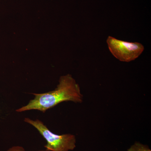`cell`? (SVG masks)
<instances>
[{"label":"cell","mask_w":151,"mask_h":151,"mask_svg":"<svg viewBox=\"0 0 151 151\" xmlns=\"http://www.w3.org/2000/svg\"><path fill=\"white\" fill-rule=\"evenodd\" d=\"M34 99L31 100L27 105L17 110L18 112L36 110L46 112L59 103L66 101L81 103L83 96L79 85L70 74L60 77L59 84L53 91L42 94H33Z\"/></svg>","instance_id":"1"},{"label":"cell","mask_w":151,"mask_h":151,"mask_svg":"<svg viewBox=\"0 0 151 151\" xmlns=\"http://www.w3.org/2000/svg\"><path fill=\"white\" fill-rule=\"evenodd\" d=\"M127 151H151L150 149L147 145H143L139 142H136L128 149Z\"/></svg>","instance_id":"4"},{"label":"cell","mask_w":151,"mask_h":151,"mask_svg":"<svg viewBox=\"0 0 151 151\" xmlns=\"http://www.w3.org/2000/svg\"><path fill=\"white\" fill-rule=\"evenodd\" d=\"M107 42L113 56L123 62H129L137 59L145 49L141 43L124 41L111 36L108 37Z\"/></svg>","instance_id":"3"},{"label":"cell","mask_w":151,"mask_h":151,"mask_svg":"<svg viewBox=\"0 0 151 151\" xmlns=\"http://www.w3.org/2000/svg\"><path fill=\"white\" fill-rule=\"evenodd\" d=\"M7 151H26L24 149L23 147L21 146H14L9 149ZM38 151H47L46 150H40Z\"/></svg>","instance_id":"5"},{"label":"cell","mask_w":151,"mask_h":151,"mask_svg":"<svg viewBox=\"0 0 151 151\" xmlns=\"http://www.w3.org/2000/svg\"><path fill=\"white\" fill-rule=\"evenodd\" d=\"M24 122L33 126L46 140L47 144L44 147L47 151H69L73 150L76 147V138L74 135L54 134L38 119L33 121L25 118Z\"/></svg>","instance_id":"2"}]
</instances>
